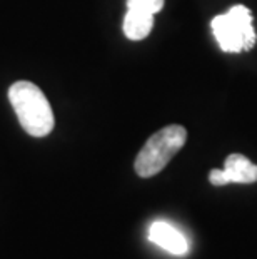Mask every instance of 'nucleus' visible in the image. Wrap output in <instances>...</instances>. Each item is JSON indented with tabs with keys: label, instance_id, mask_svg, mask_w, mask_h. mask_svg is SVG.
<instances>
[{
	"label": "nucleus",
	"instance_id": "f03ea898",
	"mask_svg": "<svg viewBox=\"0 0 257 259\" xmlns=\"http://www.w3.org/2000/svg\"><path fill=\"white\" fill-rule=\"evenodd\" d=\"M187 131L182 125L172 124L150 136L135 157L134 169L140 178H152L171 162V159L184 147Z\"/></svg>",
	"mask_w": 257,
	"mask_h": 259
},
{
	"label": "nucleus",
	"instance_id": "f257e3e1",
	"mask_svg": "<svg viewBox=\"0 0 257 259\" xmlns=\"http://www.w3.org/2000/svg\"><path fill=\"white\" fill-rule=\"evenodd\" d=\"M9 101L12 104L19 122L32 137H45L56 125L52 107L45 94L29 80H19L10 85Z\"/></svg>",
	"mask_w": 257,
	"mask_h": 259
},
{
	"label": "nucleus",
	"instance_id": "0eeeda50",
	"mask_svg": "<svg viewBox=\"0 0 257 259\" xmlns=\"http://www.w3.org/2000/svg\"><path fill=\"white\" fill-rule=\"evenodd\" d=\"M166 0H127V9H139L149 14H157L164 9Z\"/></svg>",
	"mask_w": 257,
	"mask_h": 259
},
{
	"label": "nucleus",
	"instance_id": "20e7f679",
	"mask_svg": "<svg viewBox=\"0 0 257 259\" xmlns=\"http://www.w3.org/2000/svg\"><path fill=\"white\" fill-rule=\"evenodd\" d=\"M209 181L212 186L252 184L257 183V166L242 154H231L226 157L224 169L211 170Z\"/></svg>",
	"mask_w": 257,
	"mask_h": 259
},
{
	"label": "nucleus",
	"instance_id": "39448f33",
	"mask_svg": "<svg viewBox=\"0 0 257 259\" xmlns=\"http://www.w3.org/2000/svg\"><path fill=\"white\" fill-rule=\"evenodd\" d=\"M149 239L156 246L171 252V254L184 256L189 252V241L185 239V236L180 231H177L169 223L164 221L152 223L149 228Z\"/></svg>",
	"mask_w": 257,
	"mask_h": 259
},
{
	"label": "nucleus",
	"instance_id": "423d86ee",
	"mask_svg": "<svg viewBox=\"0 0 257 259\" xmlns=\"http://www.w3.org/2000/svg\"><path fill=\"white\" fill-rule=\"evenodd\" d=\"M154 14L144 12L139 9H127L124 17V34L129 40H142L152 32Z\"/></svg>",
	"mask_w": 257,
	"mask_h": 259
},
{
	"label": "nucleus",
	"instance_id": "7ed1b4c3",
	"mask_svg": "<svg viewBox=\"0 0 257 259\" xmlns=\"http://www.w3.org/2000/svg\"><path fill=\"white\" fill-rule=\"evenodd\" d=\"M211 27L222 52L237 54L250 51L255 46L257 35L252 25V14L245 5H234L229 12L216 15Z\"/></svg>",
	"mask_w": 257,
	"mask_h": 259
}]
</instances>
